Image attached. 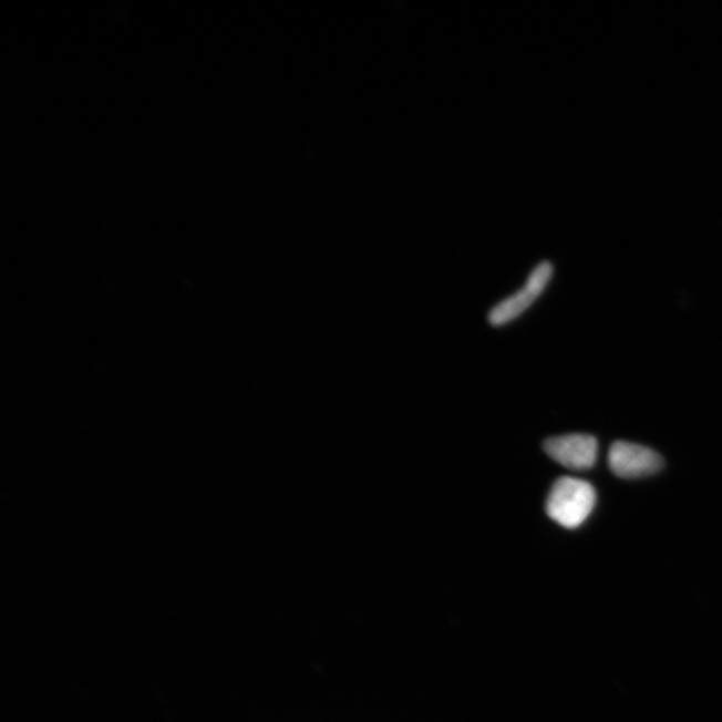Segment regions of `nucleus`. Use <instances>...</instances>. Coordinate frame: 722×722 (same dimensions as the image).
<instances>
[{
	"label": "nucleus",
	"instance_id": "f257e3e1",
	"mask_svg": "<svg viewBox=\"0 0 722 722\" xmlns=\"http://www.w3.org/2000/svg\"><path fill=\"white\" fill-rule=\"evenodd\" d=\"M597 502L596 488L589 482L564 476L554 482L546 501V513L566 528H577L590 517Z\"/></svg>",
	"mask_w": 722,
	"mask_h": 722
},
{
	"label": "nucleus",
	"instance_id": "f03ea898",
	"mask_svg": "<svg viewBox=\"0 0 722 722\" xmlns=\"http://www.w3.org/2000/svg\"><path fill=\"white\" fill-rule=\"evenodd\" d=\"M608 462L612 474L623 479L643 478L663 467V460L654 450L622 441L612 444Z\"/></svg>",
	"mask_w": 722,
	"mask_h": 722
},
{
	"label": "nucleus",
	"instance_id": "7ed1b4c3",
	"mask_svg": "<svg viewBox=\"0 0 722 722\" xmlns=\"http://www.w3.org/2000/svg\"><path fill=\"white\" fill-rule=\"evenodd\" d=\"M544 448L554 462L574 472H586L595 467L598 457L596 437L586 434L550 437L545 442Z\"/></svg>",
	"mask_w": 722,
	"mask_h": 722
},
{
	"label": "nucleus",
	"instance_id": "20e7f679",
	"mask_svg": "<svg viewBox=\"0 0 722 722\" xmlns=\"http://www.w3.org/2000/svg\"><path fill=\"white\" fill-rule=\"evenodd\" d=\"M551 276V264L547 261L542 262L540 266L534 269L530 277H528L525 288H522L518 293L503 300L492 309V312L488 313L489 324L501 327L519 318L528 307L533 306V302L539 298L540 293L545 291Z\"/></svg>",
	"mask_w": 722,
	"mask_h": 722
}]
</instances>
